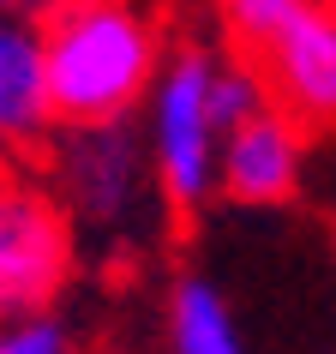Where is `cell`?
I'll list each match as a JSON object with an SVG mask.
<instances>
[{"mask_svg":"<svg viewBox=\"0 0 336 354\" xmlns=\"http://www.w3.org/2000/svg\"><path fill=\"white\" fill-rule=\"evenodd\" d=\"M55 127L138 120L168 37L144 0H55L37 19Z\"/></svg>","mask_w":336,"mask_h":354,"instance_id":"6da1fadb","label":"cell"},{"mask_svg":"<svg viewBox=\"0 0 336 354\" xmlns=\"http://www.w3.org/2000/svg\"><path fill=\"white\" fill-rule=\"evenodd\" d=\"M216 60H223V42H168L162 73L138 109L150 174L174 216H198L216 198V156H223V120L210 96Z\"/></svg>","mask_w":336,"mask_h":354,"instance_id":"7a4b0ae2","label":"cell"},{"mask_svg":"<svg viewBox=\"0 0 336 354\" xmlns=\"http://www.w3.org/2000/svg\"><path fill=\"white\" fill-rule=\"evenodd\" d=\"M42 180L66 205L73 228H96V234L144 241V223L156 210H168L156 192V174H150L138 120L55 127V138L42 145Z\"/></svg>","mask_w":336,"mask_h":354,"instance_id":"3957f363","label":"cell"},{"mask_svg":"<svg viewBox=\"0 0 336 354\" xmlns=\"http://www.w3.org/2000/svg\"><path fill=\"white\" fill-rule=\"evenodd\" d=\"M78 270V228L42 174L0 162V318L55 313Z\"/></svg>","mask_w":336,"mask_h":354,"instance_id":"277c9868","label":"cell"},{"mask_svg":"<svg viewBox=\"0 0 336 354\" xmlns=\"http://www.w3.org/2000/svg\"><path fill=\"white\" fill-rule=\"evenodd\" d=\"M264 91L300 127H336V0H306L259 60Z\"/></svg>","mask_w":336,"mask_h":354,"instance_id":"5b68a950","label":"cell"},{"mask_svg":"<svg viewBox=\"0 0 336 354\" xmlns=\"http://www.w3.org/2000/svg\"><path fill=\"white\" fill-rule=\"evenodd\" d=\"M300 174H306V127L277 102L241 120L216 156V192L234 205H288L300 192Z\"/></svg>","mask_w":336,"mask_h":354,"instance_id":"8992f818","label":"cell"},{"mask_svg":"<svg viewBox=\"0 0 336 354\" xmlns=\"http://www.w3.org/2000/svg\"><path fill=\"white\" fill-rule=\"evenodd\" d=\"M55 138V109H48V66H42L37 24L0 6V162L42 156Z\"/></svg>","mask_w":336,"mask_h":354,"instance_id":"52a82bcc","label":"cell"},{"mask_svg":"<svg viewBox=\"0 0 336 354\" xmlns=\"http://www.w3.org/2000/svg\"><path fill=\"white\" fill-rule=\"evenodd\" d=\"M168 354H246L234 313L210 277H180L168 288Z\"/></svg>","mask_w":336,"mask_h":354,"instance_id":"ba28073f","label":"cell"},{"mask_svg":"<svg viewBox=\"0 0 336 354\" xmlns=\"http://www.w3.org/2000/svg\"><path fill=\"white\" fill-rule=\"evenodd\" d=\"M210 6H216V30H223V48H228V55L259 60L306 0H210Z\"/></svg>","mask_w":336,"mask_h":354,"instance_id":"9c48e42d","label":"cell"},{"mask_svg":"<svg viewBox=\"0 0 336 354\" xmlns=\"http://www.w3.org/2000/svg\"><path fill=\"white\" fill-rule=\"evenodd\" d=\"M0 354H78V336L60 313L0 318Z\"/></svg>","mask_w":336,"mask_h":354,"instance_id":"30bf717a","label":"cell"}]
</instances>
